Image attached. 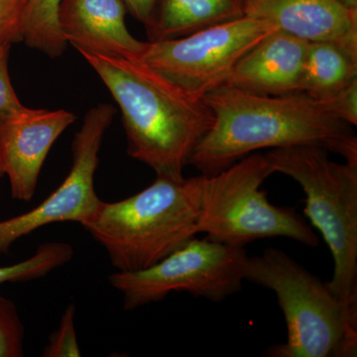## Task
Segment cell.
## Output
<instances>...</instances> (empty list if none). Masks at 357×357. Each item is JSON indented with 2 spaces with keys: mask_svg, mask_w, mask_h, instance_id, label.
Wrapping results in <instances>:
<instances>
[{
  "mask_svg": "<svg viewBox=\"0 0 357 357\" xmlns=\"http://www.w3.org/2000/svg\"><path fill=\"white\" fill-rule=\"evenodd\" d=\"M213 126L188 165L204 176L222 172L259 150L312 145L357 164V137L321 102L305 93L262 96L223 84L204 96Z\"/></svg>",
  "mask_w": 357,
  "mask_h": 357,
  "instance_id": "6da1fadb",
  "label": "cell"
},
{
  "mask_svg": "<svg viewBox=\"0 0 357 357\" xmlns=\"http://www.w3.org/2000/svg\"><path fill=\"white\" fill-rule=\"evenodd\" d=\"M121 112L128 154L156 176L184 178L192 152L210 130L213 114L197 98L141 59L82 54Z\"/></svg>",
  "mask_w": 357,
  "mask_h": 357,
  "instance_id": "7a4b0ae2",
  "label": "cell"
},
{
  "mask_svg": "<svg viewBox=\"0 0 357 357\" xmlns=\"http://www.w3.org/2000/svg\"><path fill=\"white\" fill-rule=\"evenodd\" d=\"M201 176H156L142 191L114 203L102 202L84 225L117 271L156 264L198 234Z\"/></svg>",
  "mask_w": 357,
  "mask_h": 357,
  "instance_id": "3957f363",
  "label": "cell"
},
{
  "mask_svg": "<svg viewBox=\"0 0 357 357\" xmlns=\"http://www.w3.org/2000/svg\"><path fill=\"white\" fill-rule=\"evenodd\" d=\"M245 281L274 292L285 318L287 340L270 347L267 356H357V310L287 253L268 248L249 257Z\"/></svg>",
  "mask_w": 357,
  "mask_h": 357,
  "instance_id": "277c9868",
  "label": "cell"
},
{
  "mask_svg": "<svg viewBox=\"0 0 357 357\" xmlns=\"http://www.w3.org/2000/svg\"><path fill=\"white\" fill-rule=\"evenodd\" d=\"M312 145L272 149L266 155L275 173L295 180L306 194L305 215L321 232L333 258L326 285L357 310V164L337 163Z\"/></svg>",
  "mask_w": 357,
  "mask_h": 357,
  "instance_id": "5b68a950",
  "label": "cell"
},
{
  "mask_svg": "<svg viewBox=\"0 0 357 357\" xmlns=\"http://www.w3.org/2000/svg\"><path fill=\"white\" fill-rule=\"evenodd\" d=\"M274 173L266 155L252 153L215 175H201L198 234L234 248L273 237L317 248L319 238L312 225L294 208L270 203L262 191Z\"/></svg>",
  "mask_w": 357,
  "mask_h": 357,
  "instance_id": "8992f818",
  "label": "cell"
},
{
  "mask_svg": "<svg viewBox=\"0 0 357 357\" xmlns=\"http://www.w3.org/2000/svg\"><path fill=\"white\" fill-rule=\"evenodd\" d=\"M249 256L245 249L196 237L161 261L132 272L110 275V285L122 294L128 311L185 292L220 303L243 290Z\"/></svg>",
  "mask_w": 357,
  "mask_h": 357,
  "instance_id": "52a82bcc",
  "label": "cell"
},
{
  "mask_svg": "<svg viewBox=\"0 0 357 357\" xmlns=\"http://www.w3.org/2000/svg\"><path fill=\"white\" fill-rule=\"evenodd\" d=\"M267 21L244 16L178 38L149 41L141 60L197 98L227 84L241 58L275 31Z\"/></svg>",
  "mask_w": 357,
  "mask_h": 357,
  "instance_id": "ba28073f",
  "label": "cell"
},
{
  "mask_svg": "<svg viewBox=\"0 0 357 357\" xmlns=\"http://www.w3.org/2000/svg\"><path fill=\"white\" fill-rule=\"evenodd\" d=\"M110 103L95 105L86 112L72 144V167L50 196L33 210L0 222V253H6L21 237L56 222H77L84 227L96 215L102 199L95 189V175L105 134L114 121Z\"/></svg>",
  "mask_w": 357,
  "mask_h": 357,
  "instance_id": "9c48e42d",
  "label": "cell"
},
{
  "mask_svg": "<svg viewBox=\"0 0 357 357\" xmlns=\"http://www.w3.org/2000/svg\"><path fill=\"white\" fill-rule=\"evenodd\" d=\"M76 119L68 110L25 105L0 117V166L13 199L31 201L52 146Z\"/></svg>",
  "mask_w": 357,
  "mask_h": 357,
  "instance_id": "30bf717a",
  "label": "cell"
},
{
  "mask_svg": "<svg viewBox=\"0 0 357 357\" xmlns=\"http://www.w3.org/2000/svg\"><path fill=\"white\" fill-rule=\"evenodd\" d=\"M245 16L306 41L335 44L357 60V9L340 0H246Z\"/></svg>",
  "mask_w": 357,
  "mask_h": 357,
  "instance_id": "8fae6325",
  "label": "cell"
},
{
  "mask_svg": "<svg viewBox=\"0 0 357 357\" xmlns=\"http://www.w3.org/2000/svg\"><path fill=\"white\" fill-rule=\"evenodd\" d=\"M124 0H63L59 11L61 31L79 54L140 59L147 42L128 29Z\"/></svg>",
  "mask_w": 357,
  "mask_h": 357,
  "instance_id": "7c38bea8",
  "label": "cell"
},
{
  "mask_svg": "<svg viewBox=\"0 0 357 357\" xmlns=\"http://www.w3.org/2000/svg\"><path fill=\"white\" fill-rule=\"evenodd\" d=\"M309 41L275 30L239 60L227 86L262 96L300 93Z\"/></svg>",
  "mask_w": 357,
  "mask_h": 357,
  "instance_id": "4fadbf2b",
  "label": "cell"
},
{
  "mask_svg": "<svg viewBox=\"0 0 357 357\" xmlns=\"http://www.w3.org/2000/svg\"><path fill=\"white\" fill-rule=\"evenodd\" d=\"M246 0H159L149 41L178 38L245 16Z\"/></svg>",
  "mask_w": 357,
  "mask_h": 357,
  "instance_id": "5bb4252c",
  "label": "cell"
},
{
  "mask_svg": "<svg viewBox=\"0 0 357 357\" xmlns=\"http://www.w3.org/2000/svg\"><path fill=\"white\" fill-rule=\"evenodd\" d=\"M357 79V60L335 44L309 42L300 93L323 100Z\"/></svg>",
  "mask_w": 357,
  "mask_h": 357,
  "instance_id": "9a60e30c",
  "label": "cell"
},
{
  "mask_svg": "<svg viewBox=\"0 0 357 357\" xmlns=\"http://www.w3.org/2000/svg\"><path fill=\"white\" fill-rule=\"evenodd\" d=\"M62 1L27 0L23 42L51 59L60 58L68 46L59 23Z\"/></svg>",
  "mask_w": 357,
  "mask_h": 357,
  "instance_id": "2e32d148",
  "label": "cell"
},
{
  "mask_svg": "<svg viewBox=\"0 0 357 357\" xmlns=\"http://www.w3.org/2000/svg\"><path fill=\"white\" fill-rule=\"evenodd\" d=\"M74 257L69 243L49 241L40 244L36 252L23 261L0 266V285L36 280L68 264Z\"/></svg>",
  "mask_w": 357,
  "mask_h": 357,
  "instance_id": "e0dca14e",
  "label": "cell"
},
{
  "mask_svg": "<svg viewBox=\"0 0 357 357\" xmlns=\"http://www.w3.org/2000/svg\"><path fill=\"white\" fill-rule=\"evenodd\" d=\"M25 330L17 307L0 295V357L24 356Z\"/></svg>",
  "mask_w": 357,
  "mask_h": 357,
  "instance_id": "ac0fdd59",
  "label": "cell"
},
{
  "mask_svg": "<svg viewBox=\"0 0 357 357\" xmlns=\"http://www.w3.org/2000/svg\"><path fill=\"white\" fill-rule=\"evenodd\" d=\"M76 307L70 304L65 310L57 330L49 337L44 357H79L82 356L76 332Z\"/></svg>",
  "mask_w": 357,
  "mask_h": 357,
  "instance_id": "d6986e66",
  "label": "cell"
},
{
  "mask_svg": "<svg viewBox=\"0 0 357 357\" xmlns=\"http://www.w3.org/2000/svg\"><path fill=\"white\" fill-rule=\"evenodd\" d=\"M27 0H0V42H23Z\"/></svg>",
  "mask_w": 357,
  "mask_h": 357,
  "instance_id": "ffe728a7",
  "label": "cell"
},
{
  "mask_svg": "<svg viewBox=\"0 0 357 357\" xmlns=\"http://www.w3.org/2000/svg\"><path fill=\"white\" fill-rule=\"evenodd\" d=\"M325 109L340 121L356 126L357 124V79L340 89L333 96L319 100Z\"/></svg>",
  "mask_w": 357,
  "mask_h": 357,
  "instance_id": "44dd1931",
  "label": "cell"
},
{
  "mask_svg": "<svg viewBox=\"0 0 357 357\" xmlns=\"http://www.w3.org/2000/svg\"><path fill=\"white\" fill-rule=\"evenodd\" d=\"M11 45L0 42V117L23 107L11 83L8 60Z\"/></svg>",
  "mask_w": 357,
  "mask_h": 357,
  "instance_id": "7402d4cb",
  "label": "cell"
},
{
  "mask_svg": "<svg viewBox=\"0 0 357 357\" xmlns=\"http://www.w3.org/2000/svg\"><path fill=\"white\" fill-rule=\"evenodd\" d=\"M159 0H124L128 11L145 27H149L154 20Z\"/></svg>",
  "mask_w": 357,
  "mask_h": 357,
  "instance_id": "603a6c76",
  "label": "cell"
},
{
  "mask_svg": "<svg viewBox=\"0 0 357 357\" xmlns=\"http://www.w3.org/2000/svg\"><path fill=\"white\" fill-rule=\"evenodd\" d=\"M340 1L352 9H357V0H340Z\"/></svg>",
  "mask_w": 357,
  "mask_h": 357,
  "instance_id": "cb8c5ba5",
  "label": "cell"
},
{
  "mask_svg": "<svg viewBox=\"0 0 357 357\" xmlns=\"http://www.w3.org/2000/svg\"><path fill=\"white\" fill-rule=\"evenodd\" d=\"M3 175V171H2L1 166H0V178L2 177Z\"/></svg>",
  "mask_w": 357,
  "mask_h": 357,
  "instance_id": "d4e9b609",
  "label": "cell"
}]
</instances>
